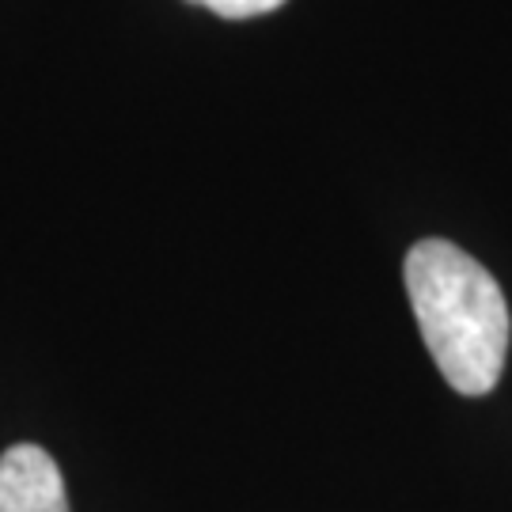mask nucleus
<instances>
[{
	"instance_id": "obj_1",
	"label": "nucleus",
	"mask_w": 512,
	"mask_h": 512,
	"mask_svg": "<svg viewBox=\"0 0 512 512\" xmlns=\"http://www.w3.org/2000/svg\"><path fill=\"white\" fill-rule=\"evenodd\" d=\"M429 357L459 395H490L509 353V304L494 274L448 239H421L403 266Z\"/></svg>"
},
{
	"instance_id": "obj_2",
	"label": "nucleus",
	"mask_w": 512,
	"mask_h": 512,
	"mask_svg": "<svg viewBox=\"0 0 512 512\" xmlns=\"http://www.w3.org/2000/svg\"><path fill=\"white\" fill-rule=\"evenodd\" d=\"M0 512H69L65 478L38 444H12L0 456Z\"/></svg>"
},
{
	"instance_id": "obj_3",
	"label": "nucleus",
	"mask_w": 512,
	"mask_h": 512,
	"mask_svg": "<svg viewBox=\"0 0 512 512\" xmlns=\"http://www.w3.org/2000/svg\"><path fill=\"white\" fill-rule=\"evenodd\" d=\"M186 4H202L220 19H255L266 12H277L285 0H186Z\"/></svg>"
}]
</instances>
